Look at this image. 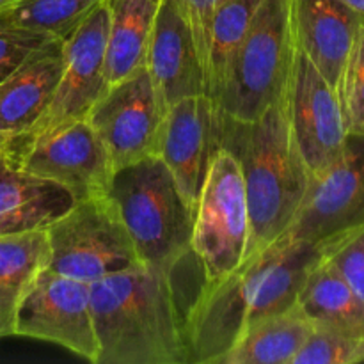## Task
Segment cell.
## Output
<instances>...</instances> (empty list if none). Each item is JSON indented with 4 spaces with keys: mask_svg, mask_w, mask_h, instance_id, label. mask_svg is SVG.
I'll list each match as a JSON object with an SVG mask.
<instances>
[{
    "mask_svg": "<svg viewBox=\"0 0 364 364\" xmlns=\"http://www.w3.org/2000/svg\"><path fill=\"white\" fill-rule=\"evenodd\" d=\"M318 245L281 237L219 281H203L185 309L188 364H220L259 320L297 304Z\"/></svg>",
    "mask_w": 364,
    "mask_h": 364,
    "instance_id": "1",
    "label": "cell"
},
{
    "mask_svg": "<svg viewBox=\"0 0 364 364\" xmlns=\"http://www.w3.org/2000/svg\"><path fill=\"white\" fill-rule=\"evenodd\" d=\"M89 290L96 364H188L185 311L173 274L141 263L95 281Z\"/></svg>",
    "mask_w": 364,
    "mask_h": 364,
    "instance_id": "2",
    "label": "cell"
},
{
    "mask_svg": "<svg viewBox=\"0 0 364 364\" xmlns=\"http://www.w3.org/2000/svg\"><path fill=\"white\" fill-rule=\"evenodd\" d=\"M219 144L226 146L240 164L251 226V256L287 233L304 199L309 173L291 139L283 102L269 107L251 123L219 112Z\"/></svg>",
    "mask_w": 364,
    "mask_h": 364,
    "instance_id": "3",
    "label": "cell"
},
{
    "mask_svg": "<svg viewBox=\"0 0 364 364\" xmlns=\"http://www.w3.org/2000/svg\"><path fill=\"white\" fill-rule=\"evenodd\" d=\"M107 194L142 265L174 274L192 255L194 210L159 156H146L114 171Z\"/></svg>",
    "mask_w": 364,
    "mask_h": 364,
    "instance_id": "4",
    "label": "cell"
},
{
    "mask_svg": "<svg viewBox=\"0 0 364 364\" xmlns=\"http://www.w3.org/2000/svg\"><path fill=\"white\" fill-rule=\"evenodd\" d=\"M294 2L262 0L213 98L223 116L251 123L284 100L297 53Z\"/></svg>",
    "mask_w": 364,
    "mask_h": 364,
    "instance_id": "5",
    "label": "cell"
},
{
    "mask_svg": "<svg viewBox=\"0 0 364 364\" xmlns=\"http://www.w3.org/2000/svg\"><path fill=\"white\" fill-rule=\"evenodd\" d=\"M251 247L247 198L237 156L217 146L194 208L192 256L203 281H219L242 265Z\"/></svg>",
    "mask_w": 364,
    "mask_h": 364,
    "instance_id": "6",
    "label": "cell"
},
{
    "mask_svg": "<svg viewBox=\"0 0 364 364\" xmlns=\"http://www.w3.org/2000/svg\"><path fill=\"white\" fill-rule=\"evenodd\" d=\"M45 231L50 247L48 269L60 276L91 284L141 265L109 194L77 199L71 210Z\"/></svg>",
    "mask_w": 364,
    "mask_h": 364,
    "instance_id": "7",
    "label": "cell"
},
{
    "mask_svg": "<svg viewBox=\"0 0 364 364\" xmlns=\"http://www.w3.org/2000/svg\"><path fill=\"white\" fill-rule=\"evenodd\" d=\"M14 336L55 343L85 361L98 363L89 284L43 269L18 306Z\"/></svg>",
    "mask_w": 364,
    "mask_h": 364,
    "instance_id": "8",
    "label": "cell"
},
{
    "mask_svg": "<svg viewBox=\"0 0 364 364\" xmlns=\"http://www.w3.org/2000/svg\"><path fill=\"white\" fill-rule=\"evenodd\" d=\"M167 107L142 64L123 80L107 85L89 110V124L109 151L114 169L155 155Z\"/></svg>",
    "mask_w": 364,
    "mask_h": 364,
    "instance_id": "9",
    "label": "cell"
},
{
    "mask_svg": "<svg viewBox=\"0 0 364 364\" xmlns=\"http://www.w3.org/2000/svg\"><path fill=\"white\" fill-rule=\"evenodd\" d=\"M13 164L63 185L77 199L107 194L116 171L85 117L13 144Z\"/></svg>",
    "mask_w": 364,
    "mask_h": 364,
    "instance_id": "10",
    "label": "cell"
},
{
    "mask_svg": "<svg viewBox=\"0 0 364 364\" xmlns=\"http://www.w3.org/2000/svg\"><path fill=\"white\" fill-rule=\"evenodd\" d=\"M283 107L294 144L309 176L322 173L341 155L348 130L340 95L299 46Z\"/></svg>",
    "mask_w": 364,
    "mask_h": 364,
    "instance_id": "11",
    "label": "cell"
},
{
    "mask_svg": "<svg viewBox=\"0 0 364 364\" xmlns=\"http://www.w3.org/2000/svg\"><path fill=\"white\" fill-rule=\"evenodd\" d=\"M364 224V134H348L341 155L309 176L294 223L283 237L322 244Z\"/></svg>",
    "mask_w": 364,
    "mask_h": 364,
    "instance_id": "12",
    "label": "cell"
},
{
    "mask_svg": "<svg viewBox=\"0 0 364 364\" xmlns=\"http://www.w3.org/2000/svg\"><path fill=\"white\" fill-rule=\"evenodd\" d=\"M107 16L105 0L91 11L73 34L64 39L63 70L48 107L27 135L13 144L87 117L89 110L107 89Z\"/></svg>",
    "mask_w": 364,
    "mask_h": 364,
    "instance_id": "13",
    "label": "cell"
},
{
    "mask_svg": "<svg viewBox=\"0 0 364 364\" xmlns=\"http://www.w3.org/2000/svg\"><path fill=\"white\" fill-rule=\"evenodd\" d=\"M217 146L219 109L208 95L187 96L167 109L155 156L171 171L192 210L196 208Z\"/></svg>",
    "mask_w": 364,
    "mask_h": 364,
    "instance_id": "14",
    "label": "cell"
},
{
    "mask_svg": "<svg viewBox=\"0 0 364 364\" xmlns=\"http://www.w3.org/2000/svg\"><path fill=\"white\" fill-rule=\"evenodd\" d=\"M144 66L167 109L187 96L206 95L205 71L194 36L174 0H160Z\"/></svg>",
    "mask_w": 364,
    "mask_h": 364,
    "instance_id": "15",
    "label": "cell"
},
{
    "mask_svg": "<svg viewBox=\"0 0 364 364\" xmlns=\"http://www.w3.org/2000/svg\"><path fill=\"white\" fill-rule=\"evenodd\" d=\"M294 18L297 46L340 95L364 16L341 0H295Z\"/></svg>",
    "mask_w": 364,
    "mask_h": 364,
    "instance_id": "16",
    "label": "cell"
},
{
    "mask_svg": "<svg viewBox=\"0 0 364 364\" xmlns=\"http://www.w3.org/2000/svg\"><path fill=\"white\" fill-rule=\"evenodd\" d=\"M63 46L50 39L0 82V137L18 141L43 116L63 70Z\"/></svg>",
    "mask_w": 364,
    "mask_h": 364,
    "instance_id": "17",
    "label": "cell"
},
{
    "mask_svg": "<svg viewBox=\"0 0 364 364\" xmlns=\"http://www.w3.org/2000/svg\"><path fill=\"white\" fill-rule=\"evenodd\" d=\"M75 203L77 198L63 185L11 160L0 162V237L46 230Z\"/></svg>",
    "mask_w": 364,
    "mask_h": 364,
    "instance_id": "18",
    "label": "cell"
},
{
    "mask_svg": "<svg viewBox=\"0 0 364 364\" xmlns=\"http://www.w3.org/2000/svg\"><path fill=\"white\" fill-rule=\"evenodd\" d=\"M297 306L318 329L364 334V304L322 255L302 283Z\"/></svg>",
    "mask_w": 364,
    "mask_h": 364,
    "instance_id": "19",
    "label": "cell"
},
{
    "mask_svg": "<svg viewBox=\"0 0 364 364\" xmlns=\"http://www.w3.org/2000/svg\"><path fill=\"white\" fill-rule=\"evenodd\" d=\"M105 6L109 16L105 78L107 85H112L144 64L160 0H105Z\"/></svg>",
    "mask_w": 364,
    "mask_h": 364,
    "instance_id": "20",
    "label": "cell"
},
{
    "mask_svg": "<svg viewBox=\"0 0 364 364\" xmlns=\"http://www.w3.org/2000/svg\"><path fill=\"white\" fill-rule=\"evenodd\" d=\"M315 329V323L295 304L256 322L220 364H294Z\"/></svg>",
    "mask_w": 364,
    "mask_h": 364,
    "instance_id": "21",
    "label": "cell"
},
{
    "mask_svg": "<svg viewBox=\"0 0 364 364\" xmlns=\"http://www.w3.org/2000/svg\"><path fill=\"white\" fill-rule=\"evenodd\" d=\"M48 259L45 230L0 237V338L14 336L18 306Z\"/></svg>",
    "mask_w": 364,
    "mask_h": 364,
    "instance_id": "22",
    "label": "cell"
},
{
    "mask_svg": "<svg viewBox=\"0 0 364 364\" xmlns=\"http://www.w3.org/2000/svg\"><path fill=\"white\" fill-rule=\"evenodd\" d=\"M262 0H224L208 27L205 60L206 95L215 98L228 64L249 32Z\"/></svg>",
    "mask_w": 364,
    "mask_h": 364,
    "instance_id": "23",
    "label": "cell"
},
{
    "mask_svg": "<svg viewBox=\"0 0 364 364\" xmlns=\"http://www.w3.org/2000/svg\"><path fill=\"white\" fill-rule=\"evenodd\" d=\"M102 0H16L0 9V23L66 39Z\"/></svg>",
    "mask_w": 364,
    "mask_h": 364,
    "instance_id": "24",
    "label": "cell"
},
{
    "mask_svg": "<svg viewBox=\"0 0 364 364\" xmlns=\"http://www.w3.org/2000/svg\"><path fill=\"white\" fill-rule=\"evenodd\" d=\"M318 249L364 304V224L327 238Z\"/></svg>",
    "mask_w": 364,
    "mask_h": 364,
    "instance_id": "25",
    "label": "cell"
},
{
    "mask_svg": "<svg viewBox=\"0 0 364 364\" xmlns=\"http://www.w3.org/2000/svg\"><path fill=\"white\" fill-rule=\"evenodd\" d=\"M364 363V334L318 329L309 336L294 364H359Z\"/></svg>",
    "mask_w": 364,
    "mask_h": 364,
    "instance_id": "26",
    "label": "cell"
},
{
    "mask_svg": "<svg viewBox=\"0 0 364 364\" xmlns=\"http://www.w3.org/2000/svg\"><path fill=\"white\" fill-rule=\"evenodd\" d=\"M340 100L348 134H364V23L343 71Z\"/></svg>",
    "mask_w": 364,
    "mask_h": 364,
    "instance_id": "27",
    "label": "cell"
},
{
    "mask_svg": "<svg viewBox=\"0 0 364 364\" xmlns=\"http://www.w3.org/2000/svg\"><path fill=\"white\" fill-rule=\"evenodd\" d=\"M50 36L0 23V82L21 66L32 53L50 41Z\"/></svg>",
    "mask_w": 364,
    "mask_h": 364,
    "instance_id": "28",
    "label": "cell"
},
{
    "mask_svg": "<svg viewBox=\"0 0 364 364\" xmlns=\"http://www.w3.org/2000/svg\"><path fill=\"white\" fill-rule=\"evenodd\" d=\"M183 13L192 36H194L196 48H198L199 59H201L203 71H205L206 60V43H208V27L213 14L224 4V0H174Z\"/></svg>",
    "mask_w": 364,
    "mask_h": 364,
    "instance_id": "29",
    "label": "cell"
},
{
    "mask_svg": "<svg viewBox=\"0 0 364 364\" xmlns=\"http://www.w3.org/2000/svg\"><path fill=\"white\" fill-rule=\"evenodd\" d=\"M13 162V142L0 137V162Z\"/></svg>",
    "mask_w": 364,
    "mask_h": 364,
    "instance_id": "30",
    "label": "cell"
},
{
    "mask_svg": "<svg viewBox=\"0 0 364 364\" xmlns=\"http://www.w3.org/2000/svg\"><path fill=\"white\" fill-rule=\"evenodd\" d=\"M343 4H347L348 7H352L354 11H358L359 14L364 16V0H341Z\"/></svg>",
    "mask_w": 364,
    "mask_h": 364,
    "instance_id": "31",
    "label": "cell"
},
{
    "mask_svg": "<svg viewBox=\"0 0 364 364\" xmlns=\"http://www.w3.org/2000/svg\"><path fill=\"white\" fill-rule=\"evenodd\" d=\"M16 0H0V9H4V7L11 6V4H14Z\"/></svg>",
    "mask_w": 364,
    "mask_h": 364,
    "instance_id": "32",
    "label": "cell"
}]
</instances>
